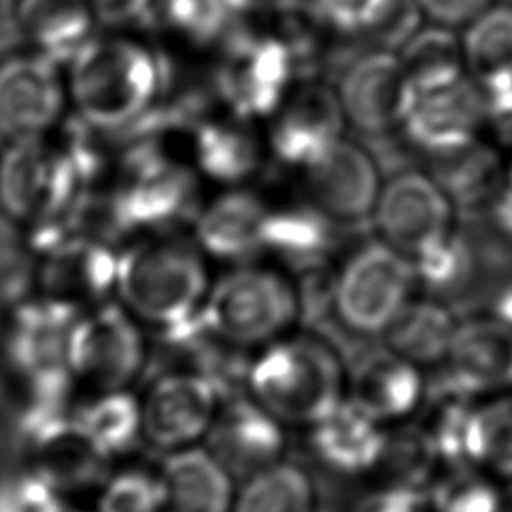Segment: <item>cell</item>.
Masks as SVG:
<instances>
[{"mask_svg":"<svg viewBox=\"0 0 512 512\" xmlns=\"http://www.w3.org/2000/svg\"><path fill=\"white\" fill-rule=\"evenodd\" d=\"M114 256L104 244L90 238H74L54 246L38 272L40 298L82 312L110 300L116 288Z\"/></svg>","mask_w":512,"mask_h":512,"instance_id":"ac0fdd59","label":"cell"},{"mask_svg":"<svg viewBox=\"0 0 512 512\" xmlns=\"http://www.w3.org/2000/svg\"><path fill=\"white\" fill-rule=\"evenodd\" d=\"M58 490L38 472H14L0 480V512H54Z\"/></svg>","mask_w":512,"mask_h":512,"instance_id":"74e56055","label":"cell"},{"mask_svg":"<svg viewBox=\"0 0 512 512\" xmlns=\"http://www.w3.org/2000/svg\"><path fill=\"white\" fill-rule=\"evenodd\" d=\"M416 294L412 258L376 236L340 260L328 284V306L346 332L376 338Z\"/></svg>","mask_w":512,"mask_h":512,"instance_id":"277c9868","label":"cell"},{"mask_svg":"<svg viewBox=\"0 0 512 512\" xmlns=\"http://www.w3.org/2000/svg\"><path fill=\"white\" fill-rule=\"evenodd\" d=\"M72 424L106 456L126 450L140 438L138 396L128 390L86 392Z\"/></svg>","mask_w":512,"mask_h":512,"instance_id":"1f68e13d","label":"cell"},{"mask_svg":"<svg viewBox=\"0 0 512 512\" xmlns=\"http://www.w3.org/2000/svg\"><path fill=\"white\" fill-rule=\"evenodd\" d=\"M228 14H240V16H256L274 12L282 0H220Z\"/></svg>","mask_w":512,"mask_h":512,"instance_id":"f6af8a7d","label":"cell"},{"mask_svg":"<svg viewBox=\"0 0 512 512\" xmlns=\"http://www.w3.org/2000/svg\"><path fill=\"white\" fill-rule=\"evenodd\" d=\"M0 2H8V0H0Z\"/></svg>","mask_w":512,"mask_h":512,"instance_id":"7dc6e473","label":"cell"},{"mask_svg":"<svg viewBox=\"0 0 512 512\" xmlns=\"http://www.w3.org/2000/svg\"><path fill=\"white\" fill-rule=\"evenodd\" d=\"M458 318L432 294H416L382 336L386 348L426 368L442 366Z\"/></svg>","mask_w":512,"mask_h":512,"instance_id":"4316f807","label":"cell"},{"mask_svg":"<svg viewBox=\"0 0 512 512\" xmlns=\"http://www.w3.org/2000/svg\"><path fill=\"white\" fill-rule=\"evenodd\" d=\"M54 512H90V510H74V508H64V506L60 504ZM94 512H96V510H94Z\"/></svg>","mask_w":512,"mask_h":512,"instance_id":"bcb514c9","label":"cell"},{"mask_svg":"<svg viewBox=\"0 0 512 512\" xmlns=\"http://www.w3.org/2000/svg\"><path fill=\"white\" fill-rule=\"evenodd\" d=\"M488 210L492 214L496 228L506 238H512V158L506 162L504 180H502L496 196L492 198Z\"/></svg>","mask_w":512,"mask_h":512,"instance_id":"ee69618b","label":"cell"},{"mask_svg":"<svg viewBox=\"0 0 512 512\" xmlns=\"http://www.w3.org/2000/svg\"><path fill=\"white\" fill-rule=\"evenodd\" d=\"M418 288L432 296L462 288L472 274V252L466 240L454 232L432 248L412 258Z\"/></svg>","mask_w":512,"mask_h":512,"instance_id":"d590c367","label":"cell"},{"mask_svg":"<svg viewBox=\"0 0 512 512\" xmlns=\"http://www.w3.org/2000/svg\"><path fill=\"white\" fill-rule=\"evenodd\" d=\"M494 0H418L424 18L446 28H464Z\"/></svg>","mask_w":512,"mask_h":512,"instance_id":"60d3db41","label":"cell"},{"mask_svg":"<svg viewBox=\"0 0 512 512\" xmlns=\"http://www.w3.org/2000/svg\"><path fill=\"white\" fill-rule=\"evenodd\" d=\"M468 76L484 90L512 86V2H492L460 34Z\"/></svg>","mask_w":512,"mask_h":512,"instance_id":"83f0119b","label":"cell"},{"mask_svg":"<svg viewBox=\"0 0 512 512\" xmlns=\"http://www.w3.org/2000/svg\"><path fill=\"white\" fill-rule=\"evenodd\" d=\"M306 432L316 460L338 476L360 478L388 462L390 428L350 398Z\"/></svg>","mask_w":512,"mask_h":512,"instance_id":"ffe728a7","label":"cell"},{"mask_svg":"<svg viewBox=\"0 0 512 512\" xmlns=\"http://www.w3.org/2000/svg\"><path fill=\"white\" fill-rule=\"evenodd\" d=\"M266 150L254 122L234 114L204 124L196 136L198 170L224 188L246 186L260 172Z\"/></svg>","mask_w":512,"mask_h":512,"instance_id":"d4e9b609","label":"cell"},{"mask_svg":"<svg viewBox=\"0 0 512 512\" xmlns=\"http://www.w3.org/2000/svg\"><path fill=\"white\" fill-rule=\"evenodd\" d=\"M160 474L168 512H230L238 482L208 444L168 452Z\"/></svg>","mask_w":512,"mask_h":512,"instance_id":"603a6c76","label":"cell"},{"mask_svg":"<svg viewBox=\"0 0 512 512\" xmlns=\"http://www.w3.org/2000/svg\"><path fill=\"white\" fill-rule=\"evenodd\" d=\"M70 64L68 94L94 122L114 124L132 116L152 92V62L132 42L92 40Z\"/></svg>","mask_w":512,"mask_h":512,"instance_id":"8992f818","label":"cell"},{"mask_svg":"<svg viewBox=\"0 0 512 512\" xmlns=\"http://www.w3.org/2000/svg\"><path fill=\"white\" fill-rule=\"evenodd\" d=\"M420 154L438 160L456 154L486 130L484 90L466 74L454 84L414 92L398 128Z\"/></svg>","mask_w":512,"mask_h":512,"instance_id":"30bf717a","label":"cell"},{"mask_svg":"<svg viewBox=\"0 0 512 512\" xmlns=\"http://www.w3.org/2000/svg\"><path fill=\"white\" fill-rule=\"evenodd\" d=\"M304 294L292 272L270 262H240L212 280L200 324L204 334L228 348L256 352L298 330Z\"/></svg>","mask_w":512,"mask_h":512,"instance_id":"3957f363","label":"cell"},{"mask_svg":"<svg viewBox=\"0 0 512 512\" xmlns=\"http://www.w3.org/2000/svg\"><path fill=\"white\" fill-rule=\"evenodd\" d=\"M96 512H168L160 466H124L104 476Z\"/></svg>","mask_w":512,"mask_h":512,"instance_id":"e575fe53","label":"cell"},{"mask_svg":"<svg viewBox=\"0 0 512 512\" xmlns=\"http://www.w3.org/2000/svg\"><path fill=\"white\" fill-rule=\"evenodd\" d=\"M336 92L346 122L368 136L398 130L412 96L398 52L382 48L358 56L342 72Z\"/></svg>","mask_w":512,"mask_h":512,"instance_id":"9a60e30c","label":"cell"},{"mask_svg":"<svg viewBox=\"0 0 512 512\" xmlns=\"http://www.w3.org/2000/svg\"><path fill=\"white\" fill-rule=\"evenodd\" d=\"M328 30L360 36L376 0H306Z\"/></svg>","mask_w":512,"mask_h":512,"instance_id":"f35d334b","label":"cell"},{"mask_svg":"<svg viewBox=\"0 0 512 512\" xmlns=\"http://www.w3.org/2000/svg\"><path fill=\"white\" fill-rule=\"evenodd\" d=\"M356 512H432L426 490L408 482H390L368 496Z\"/></svg>","mask_w":512,"mask_h":512,"instance_id":"ab89813d","label":"cell"},{"mask_svg":"<svg viewBox=\"0 0 512 512\" xmlns=\"http://www.w3.org/2000/svg\"><path fill=\"white\" fill-rule=\"evenodd\" d=\"M224 396L202 370H170L138 396L140 438L162 454L204 444Z\"/></svg>","mask_w":512,"mask_h":512,"instance_id":"ba28073f","label":"cell"},{"mask_svg":"<svg viewBox=\"0 0 512 512\" xmlns=\"http://www.w3.org/2000/svg\"><path fill=\"white\" fill-rule=\"evenodd\" d=\"M78 312L38 298L12 318L4 356L8 366L26 382H48L68 376L66 350Z\"/></svg>","mask_w":512,"mask_h":512,"instance_id":"d6986e66","label":"cell"},{"mask_svg":"<svg viewBox=\"0 0 512 512\" xmlns=\"http://www.w3.org/2000/svg\"><path fill=\"white\" fill-rule=\"evenodd\" d=\"M96 22L126 24L148 8V0H88Z\"/></svg>","mask_w":512,"mask_h":512,"instance_id":"7bdbcfd3","label":"cell"},{"mask_svg":"<svg viewBox=\"0 0 512 512\" xmlns=\"http://www.w3.org/2000/svg\"><path fill=\"white\" fill-rule=\"evenodd\" d=\"M298 60L276 32L234 42L220 70V92L230 114L258 122L272 118L294 88Z\"/></svg>","mask_w":512,"mask_h":512,"instance_id":"9c48e42d","label":"cell"},{"mask_svg":"<svg viewBox=\"0 0 512 512\" xmlns=\"http://www.w3.org/2000/svg\"><path fill=\"white\" fill-rule=\"evenodd\" d=\"M270 204L246 186H228L194 214L192 236L210 260L230 264L264 252V222Z\"/></svg>","mask_w":512,"mask_h":512,"instance_id":"e0dca14e","label":"cell"},{"mask_svg":"<svg viewBox=\"0 0 512 512\" xmlns=\"http://www.w3.org/2000/svg\"><path fill=\"white\" fill-rule=\"evenodd\" d=\"M242 390L288 430H310L348 398V368L328 340L294 330L250 354Z\"/></svg>","mask_w":512,"mask_h":512,"instance_id":"7a4b0ae2","label":"cell"},{"mask_svg":"<svg viewBox=\"0 0 512 512\" xmlns=\"http://www.w3.org/2000/svg\"><path fill=\"white\" fill-rule=\"evenodd\" d=\"M486 96V130L496 144L512 150V86L484 92Z\"/></svg>","mask_w":512,"mask_h":512,"instance_id":"b9f144b4","label":"cell"},{"mask_svg":"<svg viewBox=\"0 0 512 512\" xmlns=\"http://www.w3.org/2000/svg\"><path fill=\"white\" fill-rule=\"evenodd\" d=\"M398 56L414 92L442 88L468 74L460 36L454 28L440 24L422 26L398 50Z\"/></svg>","mask_w":512,"mask_h":512,"instance_id":"f546056e","label":"cell"},{"mask_svg":"<svg viewBox=\"0 0 512 512\" xmlns=\"http://www.w3.org/2000/svg\"><path fill=\"white\" fill-rule=\"evenodd\" d=\"M230 512H318V492L302 466L282 458L244 476Z\"/></svg>","mask_w":512,"mask_h":512,"instance_id":"f1b7e54d","label":"cell"},{"mask_svg":"<svg viewBox=\"0 0 512 512\" xmlns=\"http://www.w3.org/2000/svg\"><path fill=\"white\" fill-rule=\"evenodd\" d=\"M346 124L338 92L306 82L294 86L270 118L266 146L280 164L302 172L342 138Z\"/></svg>","mask_w":512,"mask_h":512,"instance_id":"4fadbf2b","label":"cell"},{"mask_svg":"<svg viewBox=\"0 0 512 512\" xmlns=\"http://www.w3.org/2000/svg\"><path fill=\"white\" fill-rule=\"evenodd\" d=\"M506 162L498 148L482 138L468 148L434 160L432 174L448 190L452 200L464 206H490L504 180Z\"/></svg>","mask_w":512,"mask_h":512,"instance_id":"4dcf8cb0","label":"cell"},{"mask_svg":"<svg viewBox=\"0 0 512 512\" xmlns=\"http://www.w3.org/2000/svg\"><path fill=\"white\" fill-rule=\"evenodd\" d=\"M424 22L418 0H376L360 32L374 48L398 52Z\"/></svg>","mask_w":512,"mask_h":512,"instance_id":"8d00e7d4","label":"cell"},{"mask_svg":"<svg viewBox=\"0 0 512 512\" xmlns=\"http://www.w3.org/2000/svg\"><path fill=\"white\" fill-rule=\"evenodd\" d=\"M426 392L424 368L390 348L368 352L348 368V398L388 428L416 416Z\"/></svg>","mask_w":512,"mask_h":512,"instance_id":"2e32d148","label":"cell"},{"mask_svg":"<svg viewBox=\"0 0 512 512\" xmlns=\"http://www.w3.org/2000/svg\"><path fill=\"white\" fill-rule=\"evenodd\" d=\"M96 22L88 0H18V24L30 48L58 64L72 62Z\"/></svg>","mask_w":512,"mask_h":512,"instance_id":"484cf974","label":"cell"},{"mask_svg":"<svg viewBox=\"0 0 512 512\" xmlns=\"http://www.w3.org/2000/svg\"><path fill=\"white\" fill-rule=\"evenodd\" d=\"M470 466L512 482V392L476 402Z\"/></svg>","mask_w":512,"mask_h":512,"instance_id":"836d02e7","label":"cell"},{"mask_svg":"<svg viewBox=\"0 0 512 512\" xmlns=\"http://www.w3.org/2000/svg\"><path fill=\"white\" fill-rule=\"evenodd\" d=\"M212 280L194 236L156 230L118 254L114 298L144 326L172 332L200 320Z\"/></svg>","mask_w":512,"mask_h":512,"instance_id":"6da1fadb","label":"cell"},{"mask_svg":"<svg viewBox=\"0 0 512 512\" xmlns=\"http://www.w3.org/2000/svg\"><path fill=\"white\" fill-rule=\"evenodd\" d=\"M456 208L432 172L406 168L382 182L370 220L380 240L414 258L456 232Z\"/></svg>","mask_w":512,"mask_h":512,"instance_id":"52a82bcc","label":"cell"},{"mask_svg":"<svg viewBox=\"0 0 512 512\" xmlns=\"http://www.w3.org/2000/svg\"><path fill=\"white\" fill-rule=\"evenodd\" d=\"M382 182L374 156L362 144L344 136L322 158L302 170L306 202L336 224L370 218Z\"/></svg>","mask_w":512,"mask_h":512,"instance_id":"5bb4252c","label":"cell"},{"mask_svg":"<svg viewBox=\"0 0 512 512\" xmlns=\"http://www.w3.org/2000/svg\"><path fill=\"white\" fill-rule=\"evenodd\" d=\"M424 490L432 512L506 510L502 482L470 464L436 470Z\"/></svg>","mask_w":512,"mask_h":512,"instance_id":"d6a6232c","label":"cell"},{"mask_svg":"<svg viewBox=\"0 0 512 512\" xmlns=\"http://www.w3.org/2000/svg\"><path fill=\"white\" fill-rule=\"evenodd\" d=\"M232 472L242 476L284 458L288 428L244 390L224 398L206 442Z\"/></svg>","mask_w":512,"mask_h":512,"instance_id":"44dd1931","label":"cell"},{"mask_svg":"<svg viewBox=\"0 0 512 512\" xmlns=\"http://www.w3.org/2000/svg\"><path fill=\"white\" fill-rule=\"evenodd\" d=\"M336 222L310 202L270 206L264 222V252L286 270H316L332 254Z\"/></svg>","mask_w":512,"mask_h":512,"instance_id":"cb8c5ba5","label":"cell"},{"mask_svg":"<svg viewBox=\"0 0 512 512\" xmlns=\"http://www.w3.org/2000/svg\"><path fill=\"white\" fill-rule=\"evenodd\" d=\"M440 368L452 394L486 400L512 392V324L494 312L458 320Z\"/></svg>","mask_w":512,"mask_h":512,"instance_id":"7c38bea8","label":"cell"},{"mask_svg":"<svg viewBox=\"0 0 512 512\" xmlns=\"http://www.w3.org/2000/svg\"><path fill=\"white\" fill-rule=\"evenodd\" d=\"M42 140L10 142L0 158V204L22 222L46 218L66 200V166Z\"/></svg>","mask_w":512,"mask_h":512,"instance_id":"7402d4cb","label":"cell"},{"mask_svg":"<svg viewBox=\"0 0 512 512\" xmlns=\"http://www.w3.org/2000/svg\"><path fill=\"white\" fill-rule=\"evenodd\" d=\"M144 328L116 298L78 312L66 350L72 384L84 392L128 390L148 360Z\"/></svg>","mask_w":512,"mask_h":512,"instance_id":"5b68a950","label":"cell"},{"mask_svg":"<svg viewBox=\"0 0 512 512\" xmlns=\"http://www.w3.org/2000/svg\"><path fill=\"white\" fill-rule=\"evenodd\" d=\"M68 82L60 64L30 50L0 60V136L44 138L62 118Z\"/></svg>","mask_w":512,"mask_h":512,"instance_id":"8fae6325","label":"cell"}]
</instances>
